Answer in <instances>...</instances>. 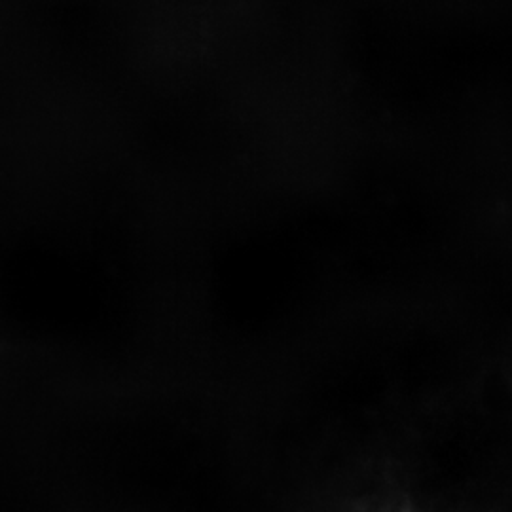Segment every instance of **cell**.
I'll return each mask as SVG.
<instances>
[]
</instances>
